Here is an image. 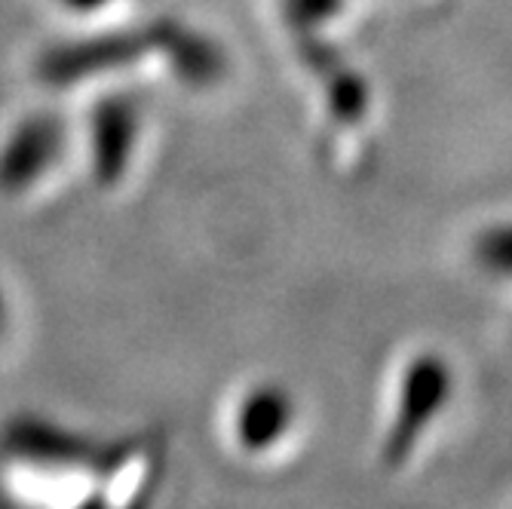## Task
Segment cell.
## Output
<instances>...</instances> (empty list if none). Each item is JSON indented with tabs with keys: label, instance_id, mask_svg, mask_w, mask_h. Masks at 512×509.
Listing matches in <instances>:
<instances>
[{
	"label": "cell",
	"instance_id": "cell-1",
	"mask_svg": "<svg viewBox=\"0 0 512 509\" xmlns=\"http://www.w3.org/2000/svg\"><path fill=\"white\" fill-rule=\"evenodd\" d=\"M463 258L491 286L512 289V215L482 221L463 243Z\"/></svg>",
	"mask_w": 512,
	"mask_h": 509
}]
</instances>
